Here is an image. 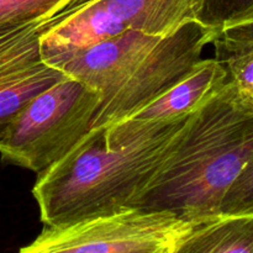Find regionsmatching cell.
<instances>
[{"label": "cell", "instance_id": "6", "mask_svg": "<svg viewBox=\"0 0 253 253\" xmlns=\"http://www.w3.org/2000/svg\"><path fill=\"white\" fill-rule=\"evenodd\" d=\"M226 71L214 58H203L188 76L145 108L108 126L104 142L114 148L188 118L226 83Z\"/></svg>", "mask_w": 253, "mask_h": 253}, {"label": "cell", "instance_id": "7", "mask_svg": "<svg viewBox=\"0 0 253 253\" xmlns=\"http://www.w3.org/2000/svg\"><path fill=\"white\" fill-rule=\"evenodd\" d=\"M170 253H253V214L194 221Z\"/></svg>", "mask_w": 253, "mask_h": 253}, {"label": "cell", "instance_id": "10", "mask_svg": "<svg viewBox=\"0 0 253 253\" xmlns=\"http://www.w3.org/2000/svg\"><path fill=\"white\" fill-rule=\"evenodd\" d=\"M48 20L0 26V84L43 59L40 37Z\"/></svg>", "mask_w": 253, "mask_h": 253}, {"label": "cell", "instance_id": "5", "mask_svg": "<svg viewBox=\"0 0 253 253\" xmlns=\"http://www.w3.org/2000/svg\"><path fill=\"white\" fill-rule=\"evenodd\" d=\"M192 224L170 211L130 208L59 226H44L19 253H170Z\"/></svg>", "mask_w": 253, "mask_h": 253}, {"label": "cell", "instance_id": "2", "mask_svg": "<svg viewBox=\"0 0 253 253\" xmlns=\"http://www.w3.org/2000/svg\"><path fill=\"white\" fill-rule=\"evenodd\" d=\"M187 119L108 148L105 127L91 128L63 158L39 174L32 194L44 226L130 209L177 147Z\"/></svg>", "mask_w": 253, "mask_h": 253}, {"label": "cell", "instance_id": "1", "mask_svg": "<svg viewBox=\"0 0 253 253\" xmlns=\"http://www.w3.org/2000/svg\"><path fill=\"white\" fill-rule=\"evenodd\" d=\"M131 208L190 222L253 214V101L226 81L188 116L177 147Z\"/></svg>", "mask_w": 253, "mask_h": 253}, {"label": "cell", "instance_id": "8", "mask_svg": "<svg viewBox=\"0 0 253 253\" xmlns=\"http://www.w3.org/2000/svg\"><path fill=\"white\" fill-rule=\"evenodd\" d=\"M211 43L214 59L226 71L227 81L253 101V21L216 30Z\"/></svg>", "mask_w": 253, "mask_h": 253}, {"label": "cell", "instance_id": "3", "mask_svg": "<svg viewBox=\"0 0 253 253\" xmlns=\"http://www.w3.org/2000/svg\"><path fill=\"white\" fill-rule=\"evenodd\" d=\"M215 30L189 21L167 36L136 30L52 59V66L100 94L90 130L145 108L190 73Z\"/></svg>", "mask_w": 253, "mask_h": 253}, {"label": "cell", "instance_id": "12", "mask_svg": "<svg viewBox=\"0 0 253 253\" xmlns=\"http://www.w3.org/2000/svg\"><path fill=\"white\" fill-rule=\"evenodd\" d=\"M73 0H0V26L47 20Z\"/></svg>", "mask_w": 253, "mask_h": 253}, {"label": "cell", "instance_id": "13", "mask_svg": "<svg viewBox=\"0 0 253 253\" xmlns=\"http://www.w3.org/2000/svg\"><path fill=\"white\" fill-rule=\"evenodd\" d=\"M89 1H91V0H73V1H72L71 4H69L68 6H67L66 9H63V10H72V9H76V7L82 6V5L86 4V2H89ZM63 10H62V11H63Z\"/></svg>", "mask_w": 253, "mask_h": 253}, {"label": "cell", "instance_id": "9", "mask_svg": "<svg viewBox=\"0 0 253 253\" xmlns=\"http://www.w3.org/2000/svg\"><path fill=\"white\" fill-rule=\"evenodd\" d=\"M67 77L44 59L0 84V142L20 111L44 89Z\"/></svg>", "mask_w": 253, "mask_h": 253}, {"label": "cell", "instance_id": "11", "mask_svg": "<svg viewBox=\"0 0 253 253\" xmlns=\"http://www.w3.org/2000/svg\"><path fill=\"white\" fill-rule=\"evenodd\" d=\"M197 21L215 31L253 21V0H198Z\"/></svg>", "mask_w": 253, "mask_h": 253}, {"label": "cell", "instance_id": "4", "mask_svg": "<svg viewBox=\"0 0 253 253\" xmlns=\"http://www.w3.org/2000/svg\"><path fill=\"white\" fill-rule=\"evenodd\" d=\"M99 101L98 90L64 77L35 96L15 118L0 142L1 161L37 175L43 173L90 131Z\"/></svg>", "mask_w": 253, "mask_h": 253}]
</instances>
